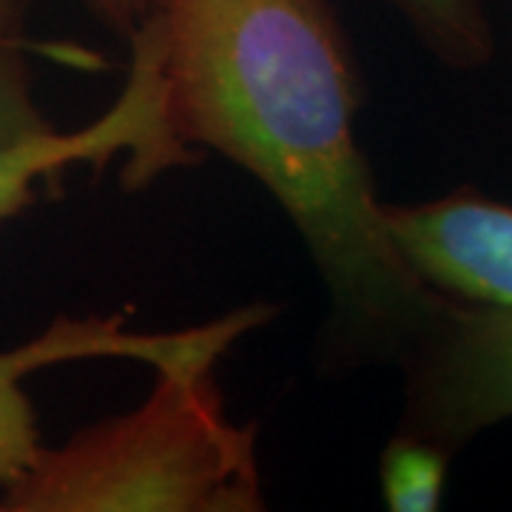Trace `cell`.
<instances>
[{
  "instance_id": "obj_6",
  "label": "cell",
  "mask_w": 512,
  "mask_h": 512,
  "mask_svg": "<svg viewBox=\"0 0 512 512\" xmlns=\"http://www.w3.org/2000/svg\"><path fill=\"white\" fill-rule=\"evenodd\" d=\"M382 222L430 291L470 308L512 311V205L473 188L413 205L382 202Z\"/></svg>"
},
{
  "instance_id": "obj_8",
  "label": "cell",
  "mask_w": 512,
  "mask_h": 512,
  "mask_svg": "<svg viewBox=\"0 0 512 512\" xmlns=\"http://www.w3.org/2000/svg\"><path fill=\"white\" fill-rule=\"evenodd\" d=\"M453 450L402 427L384 444L379 490L390 512H433L441 507Z\"/></svg>"
},
{
  "instance_id": "obj_4",
  "label": "cell",
  "mask_w": 512,
  "mask_h": 512,
  "mask_svg": "<svg viewBox=\"0 0 512 512\" xmlns=\"http://www.w3.org/2000/svg\"><path fill=\"white\" fill-rule=\"evenodd\" d=\"M279 308L254 302L180 330H134L126 316H57L35 339L18 348L0 350V490L18 481L40 456L32 399L23 382L46 367L89 362V359H131L163 370L217 367L234 342L274 319Z\"/></svg>"
},
{
  "instance_id": "obj_5",
  "label": "cell",
  "mask_w": 512,
  "mask_h": 512,
  "mask_svg": "<svg viewBox=\"0 0 512 512\" xmlns=\"http://www.w3.org/2000/svg\"><path fill=\"white\" fill-rule=\"evenodd\" d=\"M402 365V427L453 453L481 430L512 419V311L447 302Z\"/></svg>"
},
{
  "instance_id": "obj_2",
  "label": "cell",
  "mask_w": 512,
  "mask_h": 512,
  "mask_svg": "<svg viewBox=\"0 0 512 512\" xmlns=\"http://www.w3.org/2000/svg\"><path fill=\"white\" fill-rule=\"evenodd\" d=\"M214 370H163L137 410L43 447L0 512L265 510L256 427L228 419Z\"/></svg>"
},
{
  "instance_id": "obj_10",
  "label": "cell",
  "mask_w": 512,
  "mask_h": 512,
  "mask_svg": "<svg viewBox=\"0 0 512 512\" xmlns=\"http://www.w3.org/2000/svg\"><path fill=\"white\" fill-rule=\"evenodd\" d=\"M94 18L100 20L114 35L131 37L134 29L143 23L148 12L154 9V0H80Z\"/></svg>"
},
{
  "instance_id": "obj_7",
  "label": "cell",
  "mask_w": 512,
  "mask_h": 512,
  "mask_svg": "<svg viewBox=\"0 0 512 512\" xmlns=\"http://www.w3.org/2000/svg\"><path fill=\"white\" fill-rule=\"evenodd\" d=\"M419 43L456 72L484 69L495 55V29L484 0H384Z\"/></svg>"
},
{
  "instance_id": "obj_11",
  "label": "cell",
  "mask_w": 512,
  "mask_h": 512,
  "mask_svg": "<svg viewBox=\"0 0 512 512\" xmlns=\"http://www.w3.org/2000/svg\"><path fill=\"white\" fill-rule=\"evenodd\" d=\"M0 43L29 46L23 37V0H0Z\"/></svg>"
},
{
  "instance_id": "obj_3",
  "label": "cell",
  "mask_w": 512,
  "mask_h": 512,
  "mask_svg": "<svg viewBox=\"0 0 512 512\" xmlns=\"http://www.w3.org/2000/svg\"><path fill=\"white\" fill-rule=\"evenodd\" d=\"M131 60L123 92L89 126L77 131H37L0 143V222L32 205L37 188L55 183L74 165L103 171L120 163L128 188L151 185L160 174L200 163L171 117L163 66V37L154 15L128 37Z\"/></svg>"
},
{
  "instance_id": "obj_9",
  "label": "cell",
  "mask_w": 512,
  "mask_h": 512,
  "mask_svg": "<svg viewBox=\"0 0 512 512\" xmlns=\"http://www.w3.org/2000/svg\"><path fill=\"white\" fill-rule=\"evenodd\" d=\"M26 49L20 43H0V143L52 128L32 94Z\"/></svg>"
},
{
  "instance_id": "obj_1",
  "label": "cell",
  "mask_w": 512,
  "mask_h": 512,
  "mask_svg": "<svg viewBox=\"0 0 512 512\" xmlns=\"http://www.w3.org/2000/svg\"><path fill=\"white\" fill-rule=\"evenodd\" d=\"M151 15L185 143L248 171L305 242L330 296V362H404L447 299L384 231L356 134L365 86L328 0H154Z\"/></svg>"
}]
</instances>
